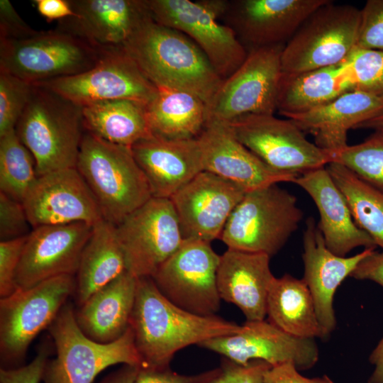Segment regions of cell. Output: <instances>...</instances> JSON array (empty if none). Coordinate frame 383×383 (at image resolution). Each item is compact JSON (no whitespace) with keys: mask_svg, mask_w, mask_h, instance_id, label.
Here are the masks:
<instances>
[{"mask_svg":"<svg viewBox=\"0 0 383 383\" xmlns=\"http://www.w3.org/2000/svg\"><path fill=\"white\" fill-rule=\"evenodd\" d=\"M130 327L143 369H165L181 349L238 333L235 322L190 313L168 300L150 277H139Z\"/></svg>","mask_w":383,"mask_h":383,"instance_id":"cell-1","label":"cell"},{"mask_svg":"<svg viewBox=\"0 0 383 383\" xmlns=\"http://www.w3.org/2000/svg\"><path fill=\"white\" fill-rule=\"evenodd\" d=\"M123 50L157 89L191 93L207 107L223 81L192 40L152 17L135 31Z\"/></svg>","mask_w":383,"mask_h":383,"instance_id":"cell-2","label":"cell"},{"mask_svg":"<svg viewBox=\"0 0 383 383\" xmlns=\"http://www.w3.org/2000/svg\"><path fill=\"white\" fill-rule=\"evenodd\" d=\"M104 220L116 226L152 197L131 147L84 131L76 165Z\"/></svg>","mask_w":383,"mask_h":383,"instance_id":"cell-3","label":"cell"},{"mask_svg":"<svg viewBox=\"0 0 383 383\" xmlns=\"http://www.w3.org/2000/svg\"><path fill=\"white\" fill-rule=\"evenodd\" d=\"M15 131L33 156L38 177L76 167L84 133L82 107L33 84Z\"/></svg>","mask_w":383,"mask_h":383,"instance_id":"cell-4","label":"cell"},{"mask_svg":"<svg viewBox=\"0 0 383 383\" xmlns=\"http://www.w3.org/2000/svg\"><path fill=\"white\" fill-rule=\"evenodd\" d=\"M48 330L54 342L56 357L48 359L45 364L43 383H92L100 372L114 365L141 367L130 326L114 342H95L80 330L74 309L67 302Z\"/></svg>","mask_w":383,"mask_h":383,"instance_id":"cell-5","label":"cell"},{"mask_svg":"<svg viewBox=\"0 0 383 383\" xmlns=\"http://www.w3.org/2000/svg\"><path fill=\"white\" fill-rule=\"evenodd\" d=\"M303 216L296 197L272 184L245 194L219 238L228 248L271 257L297 230Z\"/></svg>","mask_w":383,"mask_h":383,"instance_id":"cell-6","label":"cell"},{"mask_svg":"<svg viewBox=\"0 0 383 383\" xmlns=\"http://www.w3.org/2000/svg\"><path fill=\"white\" fill-rule=\"evenodd\" d=\"M360 9L333 1L314 11L284 45L283 74H295L344 62L356 48Z\"/></svg>","mask_w":383,"mask_h":383,"instance_id":"cell-7","label":"cell"},{"mask_svg":"<svg viewBox=\"0 0 383 383\" xmlns=\"http://www.w3.org/2000/svg\"><path fill=\"white\" fill-rule=\"evenodd\" d=\"M75 286V276L62 275L1 298V368L20 367L30 343L52 324Z\"/></svg>","mask_w":383,"mask_h":383,"instance_id":"cell-8","label":"cell"},{"mask_svg":"<svg viewBox=\"0 0 383 383\" xmlns=\"http://www.w3.org/2000/svg\"><path fill=\"white\" fill-rule=\"evenodd\" d=\"M101 53L82 39L55 28L21 40H0V71L32 84L84 72Z\"/></svg>","mask_w":383,"mask_h":383,"instance_id":"cell-9","label":"cell"},{"mask_svg":"<svg viewBox=\"0 0 383 383\" xmlns=\"http://www.w3.org/2000/svg\"><path fill=\"white\" fill-rule=\"evenodd\" d=\"M284 46L249 50L243 63L223 81L207 107L208 119L228 123L249 115L274 114L282 74Z\"/></svg>","mask_w":383,"mask_h":383,"instance_id":"cell-10","label":"cell"},{"mask_svg":"<svg viewBox=\"0 0 383 383\" xmlns=\"http://www.w3.org/2000/svg\"><path fill=\"white\" fill-rule=\"evenodd\" d=\"M115 226L127 271L138 278L152 277L184 241L170 199L152 197Z\"/></svg>","mask_w":383,"mask_h":383,"instance_id":"cell-11","label":"cell"},{"mask_svg":"<svg viewBox=\"0 0 383 383\" xmlns=\"http://www.w3.org/2000/svg\"><path fill=\"white\" fill-rule=\"evenodd\" d=\"M228 124L243 145L274 170L299 176L331 162L329 152L310 142L290 119L249 115Z\"/></svg>","mask_w":383,"mask_h":383,"instance_id":"cell-12","label":"cell"},{"mask_svg":"<svg viewBox=\"0 0 383 383\" xmlns=\"http://www.w3.org/2000/svg\"><path fill=\"white\" fill-rule=\"evenodd\" d=\"M220 257L210 243L184 240L152 278L177 306L199 316H215L221 300L216 282Z\"/></svg>","mask_w":383,"mask_h":383,"instance_id":"cell-13","label":"cell"},{"mask_svg":"<svg viewBox=\"0 0 383 383\" xmlns=\"http://www.w3.org/2000/svg\"><path fill=\"white\" fill-rule=\"evenodd\" d=\"M84 107L113 100L148 105L158 89L125 51L104 54L90 70L75 75L33 84Z\"/></svg>","mask_w":383,"mask_h":383,"instance_id":"cell-14","label":"cell"},{"mask_svg":"<svg viewBox=\"0 0 383 383\" xmlns=\"http://www.w3.org/2000/svg\"><path fill=\"white\" fill-rule=\"evenodd\" d=\"M146 4L155 22L192 40L223 80L245 60L248 51L233 30L219 23L202 0H146Z\"/></svg>","mask_w":383,"mask_h":383,"instance_id":"cell-15","label":"cell"},{"mask_svg":"<svg viewBox=\"0 0 383 383\" xmlns=\"http://www.w3.org/2000/svg\"><path fill=\"white\" fill-rule=\"evenodd\" d=\"M198 345L242 365L252 360L271 366L292 362L299 370H306L319 356L314 339L292 335L265 319L246 321L238 333L207 339Z\"/></svg>","mask_w":383,"mask_h":383,"instance_id":"cell-16","label":"cell"},{"mask_svg":"<svg viewBox=\"0 0 383 383\" xmlns=\"http://www.w3.org/2000/svg\"><path fill=\"white\" fill-rule=\"evenodd\" d=\"M246 192L213 173L203 171L170 199L183 238L210 243L219 238Z\"/></svg>","mask_w":383,"mask_h":383,"instance_id":"cell-17","label":"cell"},{"mask_svg":"<svg viewBox=\"0 0 383 383\" xmlns=\"http://www.w3.org/2000/svg\"><path fill=\"white\" fill-rule=\"evenodd\" d=\"M91 230V225L83 222L33 228L16 272L18 289L62 275L75 276Z\"/></svg>","mask_w":383,"mask_h":383,"instance_id":"cell-18","label":"cell"},{"mask_svg":"<svg viewBox=\"0 0 383 383\" xmlns=\"http://www.w3.org/2000/svg\"><path fill=\"white\" fill-rule=\"evenodd\" d=\"M74 17L59 21L70 33L102 54L124 50L135 31L152 16L146 0H70Z\"/></svg>","mask_w":383,"mask_h":383,"instance_id":"cell-19","label":"cell"},{"mask_svg":"<svg viewBox=\"0 0 383 383\" xmlns=\"http://www.w3.org/2000/svg\"><path fill=\"white\" fill-rule=\"evenodd\" d=\"M23 205L33 228L77 222L93 226L104 219L92 192L76 167L39 176Z\"/></svg>","mask_w":383,"mask_h":383,"instance_id":"cell-20","label":"cell"},{"mask_svg":"<svg viewBox=\"0 0 383 383\" xmlns=\"http://www.w3.org/2000/svg\"><path fill=\"white\" fill-rule=\"evenodd\" d=\"M329 0H238L223 16L245 46L252 50L285 45L305 20Z\"/></svg>","mask_w":383,"mask_h":383,"instance_id":"cell-21","label":"cell"},{"mask_svg":"<svg viewBox=\"0 0 383 383\" xmlns=\"http://www.w3.org/2000/svg\"><path fill=\"white\" fill-rule=\"evenodd\" d=\"M196 138L204 171L227 179L246 192L279 182H292L297 177L266 165L236 138L226 123L208 119Z\"/></svg>","mask_w":383,"mask_h":383,"instance_id":"cell-22","label":"cell"},{"mask_svg":"<svg viewBox=\"0 0 383 383\" xmlns=\"http://www.w3.org/2000/svg\"><path fill=\"white\" fill-rule=\"evenodd\" d=\"M303 247V279L311 292L318 322L327 337L336 326L333 298L337 289L375 248H365L350 257L337 255L326 247L313 217L306 221Z\"/></svg>","mask_w":383,"mask_h":383,"instance_id":"cell-23","label":"cell"},{"mask_svg":"<svg viewBox=\"0 0 383 383\" xmlns=\"http://www.w3.org/2000/svg\"><path fill=\"white\" fill-rule=\"evenodd\" d=\"M152 197L170 199L204 171L197 138L168 139L155 135L131 146Z\"/></svg>","mask_w":383,"mask_h":383,"instance_id":"cell-24","label":"cell"},{"mask_svg":"<svg viewBox=\"0 0 383 383\" xmlns=\"http://www.w3.org/2000/svg\"><path fill=\"white\" fill-rule=\"evenodd\" d=\"M292 182L314 201L320 215L317 226L332 252L345 257L357 247L376 248L372 238L354 221L348 201L326 166L306 172Z\"/></svg>","mask_w":383,"mask_h":383,"instance_id":"cell-25","label":"cell"},{"mask_svg":"<svg viewBox=\"0 0 383 383\" xmlns=\"http://www.w3.org/2000/svg\"><path fill=\"white\" fill-rule=\"evenodd\" d=\"M383 113V96L360 90L343 93L309 111L288 116L320 148L333 152L348 145V132Z\"/></svg>","mask_w":383,"mask_h":383,"instance_id":"cell-26","label":"cell"},{"mask_svg":"<svg viewBox=\"0 0 383 383\" xmlns=\"http://www.w3.org/2000/svg\"><path fill=\"white\" fill-rule=\"evenodd\" d=\"M270 260L266 254L231 248L220 257L216 274L220 298L237 306L247 321L267 316V296L275 277Z\"/></svg>","mask_w":383,"mask_h":383,"instance_id":"cell-27","label":"cell"},{"mask_svg":"<svg viewBox=\"0 0 383 383\" xmlns=\"http://www.w3.org/2000/svg\"><path fill=\"white\" fill-rule=\"evenodd\" d=\"M137 280L126 271L74 310L76 322L86 336L97 343H109L123 335L130 326Z\"/></svg>","mask_w":383,"mask_h":383,"instance_id":"cell-28","label":"cell"},{"mask_svg":"<svg viewBox=\"0 0 383 383\" xmlns=\"http://www.w3.org/2000/svg\"><path fill=\"white\" fill-rule=\"evenodd\" d=\"M354 89L346 61L295 74H282L277 111L287 117L321 106Z\"/></svg>","mask_w":383,"mask_h":383,"instance_id":"cell-29","label":"cell"},{"mask_svg":"<svg viewBox=\"0 0 383 383\" xmlns=\"http://www.w3.org/2000/svg\"><path fill=\"white\" fill-rule=\"evenodd\" d=\"M126 271L116 226L101 219L92 226L75 275L74 294L77 306Z\"/></svg>","mask_w":383,"mask_h":383,"instance_id":"cell-30","label":"cell"},{"mask_svg":"<svg viewBox=\"0 0 383 383\" xmlns=\"http://www.w3.org/2000/svg\"><path fill=\"white\" fill-rule=\"evenodd\" d=\"M268 321L299 338H326L311 292L304 281L289 274L274 277L267 300Z\"/></svg>","mask_w":383,"mask_h":383,"instance_id":"cell-31","label":"cell"},{"mask_svg":"<svg viewBox=\"0 0 383 383\" xmlns=\"http://www.w3.org/2000/svg\"><path fill=\"white\" fill-rule=\"evenodd\" d=\"M152 133L168 139L196 138L208 119L207 105L198 96L160 88L146 106Z\"/></svg>","mask_w":383,"mask_h":383,"instance_id":"cell-32","label":"cell"},{"mask_svg":"<svg viewBox=\"0 0 383 383\" xmlns=\"http://www.w3.org/2000/svg\"><path fill=\"white\" fill-rule=\"evenodd\" d=\"M87 131L107 142L131 147L152 135L146 105L131 100H113L82 107Z\"/></svg>","mask_w":383,"mask_h":383,"instance_id":"cell-33","label":"cell"},{"mask_svg":"<svg viewBox=\"0 0 383 383\" xmlns=\"http://www.w3.org/2000/svg\"><path fill=\"white\" fill-rule=\"evenodd\" d=\"M326 169L345 196L357 226L383 250V192L340 164L331 162Z\"/></svg>","mask_w":383,"mask_h":383,"instance_id":"cell-34","label":"cell"},{"mask_svg":"<svg viewBox=\"0 0 383 383\" xmlns=\"http://www.w3.org/2000/svg\"><path fill=\"white\" fill-rule=\"evenodd\" d=\"M38 177L35 159L16 131L0 137V192L23 203Z\"/></svg>","mask_w":383,"mask_h":383,"instance_id":"cell-35","label":"cell"},{"mask_svg":"<svg viewBox=\"0 0 383 383\" xmlns=\"http://www.w3.org/2000/svg\"><path fill=\"white\" fill-rule=\"evenodd\" d=\"M328 152L331 162L342 165L383 192V131H374L360 143Z\"/></svg>","mask_w":383,"mask_h":383,"instance_id":"cell-36","label":"cell"},{"mask_svg":"<svg viewBox=\"0 0 383 383\" xmlns=\"http://www.w3.org/2000/svg\"><path fill=\"white\" fill-rule=\"evenodd\" d=\"M32 89V84L0 71V137L15 130Z\"/></svg>","mask_w":383,"mask_h":383,"instance_id":"cell-37","label":"cell"},{"mask_svg":"<svg viewBox=\"0 0 383 383\" xmlns=\"http://www.w3.org/2000/svg\"><path fill=\"white\" fill-rule=\"evenodd\" d=\"M345 61L355 90L383 96V51L355 48Z\"/></svg>","mask_w":383,"mask_h":383,"instance_id":"cell-38","label":"cell"},{"mask_svg":"<svg viewBox=\"0 0 383 383\" xmlns=\"http://www.w3.org/2000/svg\"><path fill=\"white\" fill-rule=\"evenodd\" d=\"M356 48L383 51V0H368L360 9Z\"/></svg>","mask_w":383,"mask_h":383,"instance_id":"cell-39","label":"cell"},{"mask_svg":"<svg viewBox=\"0 0 383 383\" xmlns=\"http://www.w3.org/2000/svg\"><path fill=\"white\" fill-rule=\"evenodd\" d=\"M32 227L23 203L0 192V239L9 240L28 235Z\"/></svg>","mask_w":383,"mask_h":383,"instance_id":"cell-40","label":"cell"},{"mask_svg":"<svg viewBox=\"0 0 383 383\" xmlns=\"http://www.w3.org/2000/svg\"><path fill=\"white\" fill-rule=\"evenodd\" d=\"M28 235L0 243L1 298L7 297L18 289L16 272Z\"/></svg>","mask_w":383,"mask_h":383,"instance_id":"cell-41","label":"cell"},{"mask_svg":"<svg viewBox=\"0 0 383 383\" xmlns=\"http://www.w3.org/2000/svg\"><path fill=\"white\" fill-rule=\"evenodd\" d=\"M271 367L262 360L242 365L226 359L218 374L207 383H265V373Z\"/></svg>","mask_w":383,"mask_h":383,"instance_id":"cell-42","label":"cell"},{"mask_svg":"<svg viewBox=\"0 0 383 383\" xmlns=\"http://www.w3.org/2000/svg\"><path fill=\"white\" fill-rule=\"evenodd\" d=\"M50 354V346L43 345L29 364L16 368H1L0 383H40Z\"/></svg>","mask_w":383,"mask_h":383,"instance_id":"cell-43","label":"cell"},{"mask_svg":"<svg viewBox=\"0 0 383 383\" xmlns=\"http://www.w3.org/2000/svg\"><path fill=\"white\" fill-rule=\"evenodd\" d=\"M220 372V367L195 375H183L165 369L140 368L135 383H207Z\"/></svg>","mask_w":383,"mask_h":383,"instance_id":"cell-44","label":"cell"},{"mask_svg":"<svg viewBox=\"0 0 383 383\" xmlns=\"http://www.w3.org/2000/svg\"><path fill=\"white\" fill-rule=\"evenodd\" d=\"M38 30L28 25L9 0H0V40H21Z\"/></svg>","mask_w":383,"mask_h":383,"instance_id":"cell-45","label":"cell"},{"mask_svg":"<svg viewBox=\"0 0 383 383\" xmlns=\"http://www.w3.org/2000/svg\"><path fill=\"white\" fill-rule=\"evenodd\" d=\"M292 362L270 367L264 376L265 383H334L327 375L308 378L302 376Z\"/></svg>","mask_w":383,"mask_h":383,"instance_id":"cell-46","label":"cell"},{"mask_svg":"<svg viewBox=\"0 0 383 383\" xmlns=\"http://www.w3.org/2000/svg\"><path fill=\"white\" fill-rule=\"evenodd\" d=\"M358 280H370L383 288V250H373L357 265L350 276Z\"/></svg>","mask_w":383,"mask_h":383,"instance_id":"cell-47","label":"cell"},{"mask_svg":"<svg viewBox=\"0 0 383 383\" xmlns=\"http://www.w3.org/2000/svg\"><path fill=\"white\" fill-rule=\"evenodd\" d=\"M33 3L48 22L59 21L76 16L70 0H33Z\"/></svg>","mask_w":383,"mask_h":383,"instance_id":"cell-48","label":"cell"},{"mask_svg":"<svg viewBox=\"0 0 383 383\" xmlns=\"http://www.w3.org/2000/svg\"><path fill=\"white\" fill-rule=\"evenodd\" d=\"M140 367L123 365L118 370L109 374L99 383H135Z\"/></svg>","mask_w":383,"mask_h":383,"instance_id":"cell-49","label":"cell"},{"mask_svg":"<svg viewBox=\"0 0 383 383\" xmlns=\"http://www.w3.org/2000/svg\"><path fill=\"white\" fill-rule=\"evenodd\" d=\"M369 361L374 366V370L367 383H383V337L372 351Z\"/></svg>","mask_w":383,"mask_h":383,"instance_id":"cell-50","label":"cell"},{"mask_svg":"<svg viewBox=\"0 0 383 383\" xmlns=\"http://www.w3.org/2000/svg\"><path fill=\"white\" fill-rule=\"evenodd\" d=\"M355 128L372 129L383 131V113L358 125Z\"/></svg>","mask_w":383,"mask_h":383,"instance_id":"cell-51","label":"cell"}]
</instances>
